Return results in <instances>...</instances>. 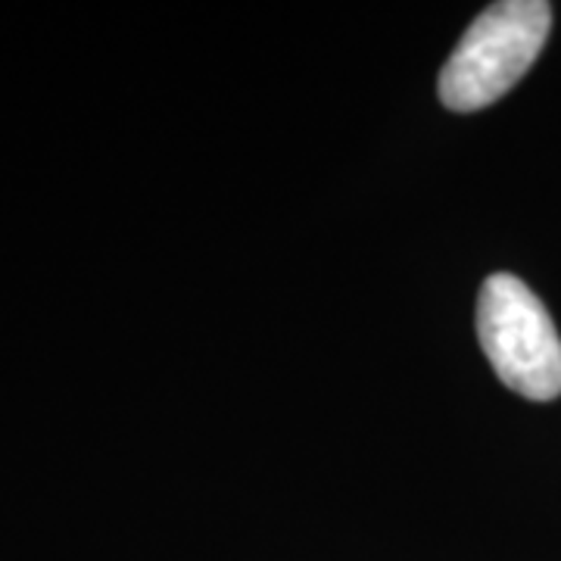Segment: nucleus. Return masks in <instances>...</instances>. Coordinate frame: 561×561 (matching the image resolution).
<instances>
[{
    "label": "nucleus",
    "mask_w": 561,
    "mask_h": 561,
    "mask_svg": "<svg viewBox=\"0 0 561 561\" xmlns=\"http://www.w3.org/2000/svg\"><path fill=\"white\" fill-rule=\"evenodd\" d=\"M552 28L546 0H502L468 25L440 72L446 110L474 113L508 94L540 57Z\"/></svg>",
    "instance_id": "obj_1"
},
{
    "label": "nucleus",
    "mask_w": 561,
    "mask_h": 561,
    "mask_svg": "<svg viewBox=\"0 0 561 561\" xmlns=\"http://www.w3.org/2000/svg\"><path fill=\"white\" fill-rule=\"evenodd\" d=\"M478 337L508 390L537 402L561 397V337L540 297L522 278L500 272L483 280Z\"/></svg>",
    "instance_id": "obj_2"
}]
</instances>
